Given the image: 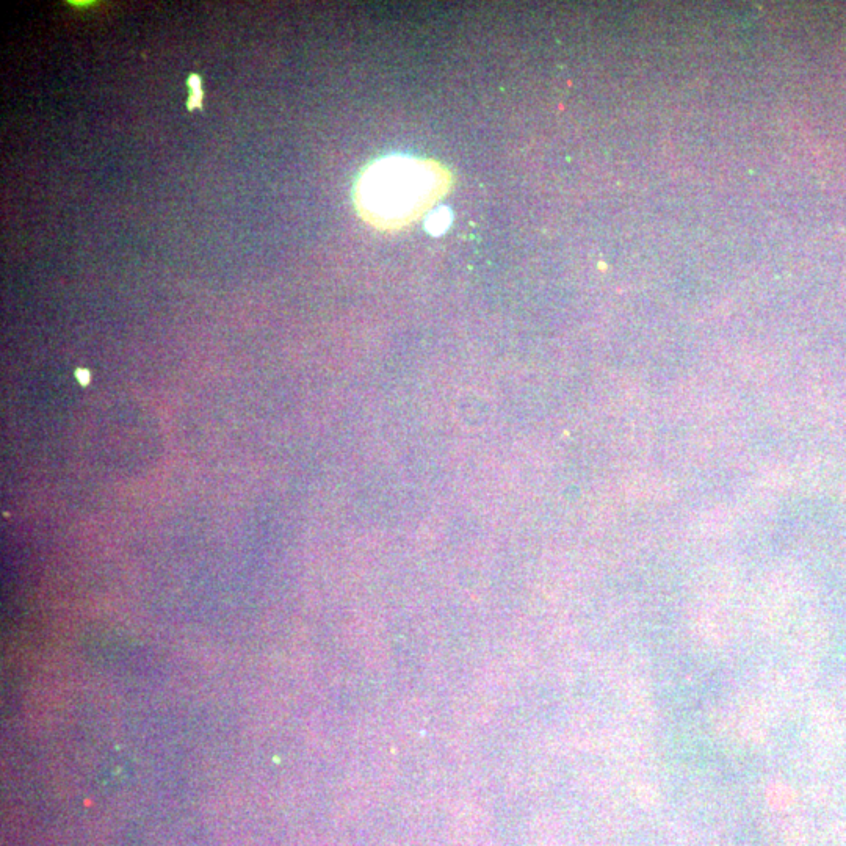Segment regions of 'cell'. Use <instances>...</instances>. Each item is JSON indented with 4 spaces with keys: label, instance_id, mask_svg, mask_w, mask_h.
I'll use <instances>...</instances> for the list:
<instances>
[{
    "label": "cell",
    "instance_id": "obj_1",
    "mask_svg": "<svg viewBox=\"0 0 846 846\" xmlns=\"http://www.w3.org/2000/svg\"><path fill=\"white\" fill-rule=\"evenodd\" d=\"M433 182L434 174L419 163L381 160L362 176L358 204L373 221L397 223L423 204Z\"/></svg>",
    "mask_w": 846,
    "mask_h": 846
},
{
    "label": "cell",
    "instance_id": "obj_2",
    "mask_svg": "<svg viewBox=\"0 0 846 846\" xmlns=\"http://www.w3.org/2000/svg\"><path fill=\"white\" fill-rule=\"evenodd\" d=\"M450 220H452V214L449 209L436 210L427 221V229L431 234H441L450 225Z\"/></svg>",
    "mask_w": 846,
    "mask_h": 846
},
{
    "label": "cell",
    "instance_id": "obj_3",
    "mask_svg": "<svg viewBox=\"0 0 846 846\" xmlns=\"http://www.w3.org/2000/svg\"><path fill=\"white\" fill-rule=\"evenodd\" d=\"M190 87H192V101L188 102L190 109H195L201 105V87H199V79L193 76L190 79Z\"/></svg>",
    "mask_w": 846,
    "mask_h": 846
},
{
    "label": "cell",
    "instance_id": "obj_4",
    "mask_svg": "<svg viewBox=\"0 0 846 846\" xmlns=\"http://www.w3.org/2000/svg\"><path fill=\"white\" fill-rule=\"evenodd\" d=\"M77 375H79L80 381L84 380V384L87 383L88 373L85 372V370H79V372H77Z\"/></svg>",
    "mask_w": 846,
    "mask_h": 846
}]
</instances>
